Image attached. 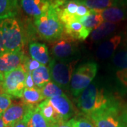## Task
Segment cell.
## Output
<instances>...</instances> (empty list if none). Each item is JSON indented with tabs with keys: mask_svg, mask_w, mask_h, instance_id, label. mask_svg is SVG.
Instances as JSON below:
<instances>
[{
	"mask_svg": "<svg viewBox=\"0 0 127 127\" xmlns=\"http://www.w3.org/2000/svg\"><path fill=\"white\" fill-rule=\"evenodd\" d=\"M77 104L86 115L116 106L104 89L94 83L90 84L78 95Z\"/></svg>",
	"mask_w": 127,
	"mask_h": 127,
	"instance_id": "1",
	"label": "cell"
},
{
	"mask_svg": "<svg viewBox=\"0 0 127 127\" xmlns=\"http://www.w3.org/2000/svg\"><path fill=\"white\" fill-rule=\"evenodd\" d=\"M2 36L6 52L23 51L26 34L23 24L16 17L2 20Z\"/></svg>",
	"mask_w": 127,
	"mask_h": 127,
	"instance_id": "2",
	"label": "cell"
},
{
	"mask_svg": "<svg viewBox=\"0 0 127 127\" xmlns=\"http://www.w3.org/2000/svg\"><path fill=\"white\" fill-rule=\"evenodd\" d=\"M34 24L38 35L46 41L55 42L63 35L64 24L52 6L46 13L35 18Z\"/></svg>",
	"mask_w": 127,
	"mask_h": 127,
	"instance_id": "3",
	"label": "cell"
},
{
	"mask_svg": "<svg viewBox=\"0 0 127 127\" xmlns=\"http://www.w3.org/2000/svg\"><path fill=\"white\" fill-rule=\"evenodd\" d=\"M97 64L94 62H88L80 65L73 73L70 88L75 97L84 91L92 83L97 72Z\"/></svg>",
	"mask_w": 127,
	"mask_h": 127,
	"instance_id": "4",
	"label": "cell"
},
{
	"mask_svg": "<svg viewBox=\"0 0 127 127\" xmlns=\"http://www.w3.org/2000/svg\"><path fill=\"white\" fill-rule=\"evenodd\" d=\"M75 64L76 62L74 61H59L55 58L51 59L49 70L52 81L62 89H69Z\"/></svg>",
	"mask_w": 127,
	"mask_h": 127,
	"instance_id": "5",
	"label": "cell"
},
{
	"mask_svg": "<svg viewBox=\"0 0 127 127\" xmlns=\"http://www.w3.org/2000/svg\"><path fill=\"white\" fill-rule=\"evenodd\" d=\"M26 71L21 65L18 68L4 75L2 82L5 93L14 98H21L24 89Z\"/></svg>",
	"mask_w": 127,
	"mask_h": 127,
	"instance_id": "6",
	"label": "cell"
},
{
	"mask_svg": "<svg viewBox=\"0 0 127 127\" xmlns=\"http://www.w3.org/2000/svg\"><path fill=\"white\" fill-rule=\"evenodd\" d=\"M95 127H125L118 115L117 106L86 115Z\"/></svg>",
	"mask_w": 127,
	"mask_h": 127,
	"instance_id": "7",
	"label": "cell"
},
{
	"mask_svg": "<svg viewBox=\"0 0 127 127\" xmlns=\"http://www.w3.org/2000/svg\"><path fill=\"white\" fill-rule=\"evenodd\" d=\"M77 45L75 40L63 34L61 38L53 42L52 53L55 59L59 61H68L77 52Z\"/></svg>",
	"mask_w": 127,
	"mask_h": 127,
	"instance_id": "8",
	"label": "cell"
},
{
	"mask_svg": "<svg viewBox=\"0 0 127 127\" xmlns=\"http://www.w3.org/2000/svg\"><path fill=\"white\" fill-rule=\"evenodd\" d=\"M31 107L23 102L12 103L8 109L1 115L3 121L9 127H14L15 124L22 121Z\"/></svg>",
	"mask_w": 127,
	"mask_h": 127,
	"instance_id": "9",
	"label": "cell"
},
{
	"mask_svg": "<svg viewBox=\"0 0 127 127\" xmlns=\"http://www.w3.org/2000/svg\"><path fill=\"white\" fill-rule=\"evenodd\" d=\"M24 56L23 51L4 52L0 54V73L4 76L22 65Z\"/></svg>",
	"mask_w": 127,
	"mask_h": 127,
	"instance_id": "10",
	"label": "cell"
},
{
	"mask_svg": "<svg viewBox=\"0 0 127 127\" xmlns=\"http://www.w3.org/2000/svg\"><path fill=\"white\" fill-rule=\"evenodd\" d=\"M52 0H19L21 9L29 16L37 18L46 13L52 6Z\"/></svg>",
	"mask_w": 127,
	"mask_h": 127,
	"instance_id": "11",
	"label": "cell"
},
{
	"mask_svg": "<svg viewBox=\"0 0 127 127\" xmlns=\"http://www.w3.org/2000/svg\"><path fill=\"white\" fill-rule=\"evenodd\" d=\"M62 121H67L74 114V109L71 100L66 95L58 96L47 99Z\"/></svg>",
	"mask_w": 127,
	"mask_h": 127,
	"instance_id": "12",
	"label": "cell"
},
{
	"mask_svg": "<svg viewBox=\"0 0 127 127\" xmlns=\"http://www.w3.org/2000/svg\"><path fill=\"white\" fill-rule=\"evenodd\" d=\"M91 32L79 21H74L64 25V34L73 40H85Z\"/></svg>",
	"mask_w": 127,
	"mask_h": 127,
	"instance_id": "13",
	"label": "cell"
},
{
	"mask_svg": "<svg viewBox=\"0 0 127 127\" xmlns=\"http://www.w3.org/2000/svg\"><path fill=\"white\" fill-rule=\"evenodd\" d=\"M29 53L31 57L35 59L42 65L46 66L50 63V57L47 47L40 42H33L29 44Z\"/></svg>",
	"mask_w": 127,
	"mask_h": 127,
	"instance_id": "14",
	"label": "cell"
},
{
	"mask_svg": "<svg viewBox=\"0 0 127 127\" xmlns=\"http://www.w3.org/2000/svg\"><path fill=\"white\" fill-rule=\"evenodd\" d=\"M122 41V36L116 35L108 40L103 42L97 50V57L100 59L109 58L113 55Z\"/></svg>",
	"mask_w": 127,
	"mask_h": 127,
	"instance_id": "15",
	"label": "cell"
},
{
	"mask_svg": "<svg viewBox=\"0 0 127 127\" xmlns=\"http://www.w3.org/2000/svg\"><path fill=\"white\" fill-rule=\"evenodd\" d=\"M99 11L105 22L119 23L127 18V11L124 6H112Z\"/></svg>",
	"mask_w": 127,
	"mask_h": 127,
	"instance_id": "16",
	"label": "cell"
},
{
	"mask_svg": "<svg viewBox=\"0 0 127 127\" xmlns=\"http://www.w3.org/2000/svg\"><path fill=\"white\" fill-rule=\"evenodd\" d=\"M23 120L28 127H51L42 115L37 106L31 107Z\"/></svg>",
	"mask_w": 127,
	"mask_h": 127,
	"instance_id": "17",
	"label": "cell"
},
{
	"mask_svg": "<svg viewBox=\"0 0 127 127\" xmlns=\"http://www.w3.org/2000/svg\"><path fill=\"white\" fill-rule=\"evenodd\" d=\"M37 107L43 117L45 119V120L51 127H54L55 124L62 121L47 99L41 102L37 105Z\"/></svg>",
	"mask_w": 127,
	"mask_h": 127,
	"instance_id": "18",
	"label": "cell"
},
{
	"mask_svg": "<svg viewBox=\"0 0 127 127\" xmlns=\"http://www.w3.org/2000/svg\"><path fill=\"white\" fill-rule=\"evenodd\" d=\"M21 101L29 107H36L45 100L40 88L34 87L32 88H25L21 96Z\"/></svg>",
	"mask_w": 127,
	"mask_h": 127,
	"instance_id": "19",
	"label": "cell"
},
{
	"mask_svg": "<svg viewBox=\"0 0 127 127\" xmlns=\"http://www.w3.org/2000/svg\"><path fill=\"white\" fill-rule=\"evenodd\" d=\"M19 6V0H0V20L16 17Z\"/></svg>",
	"mask_w": 127,
	"mask_h": 127,
	"instance_id": "20",
	"label": "cell"
},
{
	"mask_svg": "<svg viewBox=\"0 0 127 127\" xmlns=\"http://www.w3.org/2000/svg\"><path fill=\"white\" fill-rule=\"evenodd\" d=\"M87 8L93 11H102L112 6H121L120 0H77Z\"/></svg>",
	"mask_w": 127,
	"mask_h": 127,
	"instance_id": "21",
	"label": "cell"
},
{
	"mask_svg": "<svg viewBox=\"0 0 127 127\" xmlns=\"http://www.w3.org/2000/svg\"><path fill=\"white\" fill-rule=\"evenodd\" d=\"M117 29L116 23L104 21L95 30L91 32V39L93 42H98L115 31Z\"/></svg>",
	"mask_w": 127,
	"mask_h": 127,
	"instance_id": "22",
	"label": "cell"
},
{
	"mask_svg": "<svg viewBox=\"0 0 127 127\" xmlns=\"http://www.w3.org/2000/svg\"><path fill=\"white\" fill-rule=\"evenodd\" d=\"M79 21L86 29L92 32L103 23L104 20L99 11L91 10L90 14L80 18Z\"/></svg>",
	"mask_w": 127,
	"mask_h": 127,
	"instance_id": "23",
	"label": "cell"
},
{
	"mask_svg": "<svg viewBox=\"0 0 127 127\" xmlns=\"http://www.w3.org/2000/svg\"><path fill=\"white\" fill-rule=\"evenodd\" d=\"M32 76L35 87L40 89L48 82L51 81L50 70L45 65H41L39 68L33 71L32 72Z\"/></svg>",
	"mask_w": 127,
	"mask_h": 127,
	"instance_id": "24",
	"label": "cell"
},
{
	"mask_svg": "<svg viewBox=\"0 0 127 127\" xmlns=\"http://www.w3.org/2000/svg\"><path fill=\"white\" fill-rule=\"evenodd\" d=\"M40 90L45 100L58 96L65 95L63 89L52 81L48 82L42 88H40Z\"/></svg>",
	"mask_w": 127,
	"mask_h": 127,
	"instance_id": "25",
	"label": "cell"
},
{
	"mask_svg": "<svg viewBox=\"0 0 127 127\" xmlns=\"http://www.w3.org/2000/svg\"><path fill=\"white\" fill-rule=\"evenodd\" d=\"M113 64L120 69L127 68V50H122L114 56Z\"/></svg>",
	"mask_w": 127,
	"mask_h": 127,
	"instance_id": "26",
	"label": "cell"
},
{
	"mask_svg": "<svg viewBox=\"0 0 127 127\" xmlns=\"http://www.w3.org/2000/svg\"><path fill=\"white\" fill-rule=\"evenodd\" d=\"M22 65L25 68V70L26 71V72H28V71L32 72L35 69L39 68L42 64L39 63L35 59H32L31 57H28L25 55L24 58H23Z\"/></svg>",
	"mask_w": 127,
	"mask_h": 127,
	"instance_id": "27",
	"label": "cell"
},
{
	"mask_svg": "<svg viewBox=\"0 0 127 127\" xmlns=\"http://www.w3.org/2000/svg\"><path fill=\"white\" fill-rule=\"evenodd\" d=\"M12 104V97L6 93L0 94V116Z\"/></svg>",
	"mask_w": 127,
	"mask_h": 127,
	"instance_id": "28",
	"label": "cell"
},
{
	"mask_svg": "<svg viewBox=\"0 0 127 127\" xmlns=\"http://www.w3.org/2000/svg\"><path fill=\"white\" fill-rule=\"evenodd\" d=\"M73 127H95L88 117L73 118Z\"/></svg>",
	"mask_w": 127,
	"mask_h": 127,
	"instance_id": "29",
	"label": "cell"
},
{
	"mask_svg": "<svg viewBox=\"0 0 127 127\" xmlns=\"http://www.w3.org/2000/svg\"><path fill=\"white\" fill-rule=\"evenodd\" d=\"M91 11V10L88 9L85 5L79 3V5H78V7L77 9V12H76V16L80 19L81 18H83V17L87 16L88 14H90Z\"/></svg>",
	"mask_w": 127,
	"mask_h": 127,
	"instance_id": "30",
	"label": "cell"
},
{
	"mask_svg": "<svg viewBox=\"0 0 127 127\" xmlns=\"http://www.w3.org/2000/svg\"><path fill=\"white\" fill-rule=\"evenodd\" d=\"M117 77L124 86H127V68L119 70L117 72Z\"/></svg>",
	"mask_w": 127,
	"mask_h": 127,
	"instance_id": "31",
	"label": "cell"
},
{
	"mask_svg": "<svg viewBox=\"0 0 127 127\" xmlns=\"http://www.w3.org/2000/svg\"><path fill=\"white\" fill-rule=\"evenodd\" d=\"M25 86H26V88H32L35 87L33 79H32V72H29V71L26 72Z\"/></svg>",
	"mask_w": 127,
	"mask_h": 127,
	"instance_id": "32",
	"label": "cell"
},
{
	"mask_svg": "<svg viewBox=\"0 0 127 127\" xmlns=\"http://www.w3.org/2000/svg\"><path fill=\"white\" fill-rule=\"evenodd\" d=\"M52 127H73V118L67 121H62Z\"/></svg>",
	"mask_w": 127,
	"mask_h": 127,
	"instance_id": "33",
	"label": "cell"
},
{
	"mask_svg": "<svg viewBox=\"0 0 127 127\" xmlns=\"http://www.w3.org/2000/svg\"><path fill=\"white\" fill-rule=\"evenodd\" d=\"M6 52L3 42V36H2V20H0V54Z\"/></svg>",
	"mask_w": 127,
	"mask_h": 127,
	"instance_id": "34",
	"label": "cell"
},
{
	"mask_svg": "<svg viewBox=\"0 0 127 127\" xmlns=\"http://www.w3.org/2000/svg\"><path fill=\"white\" fill-rule=\"evenodd\" d=\"M122 119V122L125 127H127V109L125 111V112L123 114Z\"/></svg>",
	"mask_w": 127,
	"mask_h": 127,
	"instance_id": "35",
	"label": "cell"
},
{
	"mask_svg": "<svg viewBox=\"0 0 127 127\" xmlns=\"http://www.w3.org/2000/svg\"><path fill=\"white\" fill-rule=\"evenodd\" d=\"M14 127H28L27 125H26V124L25 123V122L22 120V121H21V122H18L16 124H15L14 125Z\"/></svg>",
	"mask_w": 127,
	"mask_h": 127,
	"instance_id": "36",
	"label": "cell"
},
{
	"mask_svg": "<svg viewBox=\"0 0 127 127\" xmlns=\"http://www.w3.org/2000/svg\"><path fill=\"white\" fill-rule=\"evenodd\" d=\"M0 127H9L6 125V124L4 123V122L3 121L1 116H0Z\"/></svg>",
	"mask_w": 127,
	"mask_h": 127,
	"instance_id": "37",
	"label": "cell"
},
{
	"mask_svg": "<svg viewBox=\"0 0 127 127\" xmlns=\"http://www.w3.org/2000/svg\"><path fill=\"white\" fill-rule=\"evenodd\" d=\"M3 93H5L4 89L2 82H0V94H3Z\"/></svg>",
	"mask_w": 127,
	"mask_h": 127,
	"instance_id": "38",
	"label": "cell"
},
{
	"mask_svg": "<svg viewBox=\"0 0 127 127\" xmlns=\"http://www.w3.org/2000/svg\"><path fill=\"white\" fill-rule=\"evenodd\" d=\"M4 76L1 73H0V82H3L4 81Z\"/></svg>",
	"mask_w": 127,
	"mask_h": 127,
	"instance_id": "39",
	"label": "cell"
}]
</instances>
